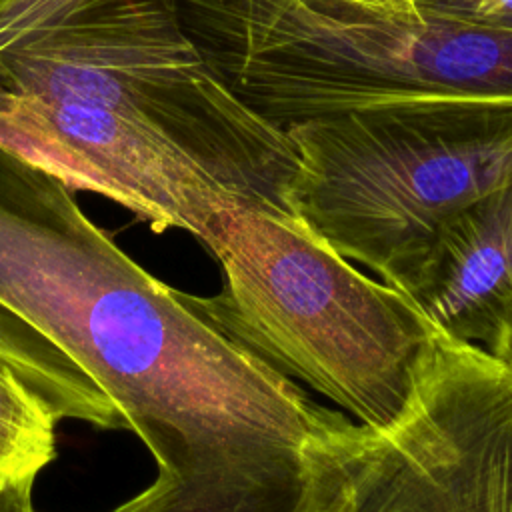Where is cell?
I'll use <instances>...</instances> for the list:
<instances>
[{"mask_svg": "<svg viewBox=\"0 0 512 512\" xmlns=\"http://www.w3.org/2000/svg\"><path fill=\"white\" fill-rule=\"evenodd\" d=\"M72 192L0 148V302L116 402L156 466L108 512H298L302 448L342 410L136 264Z\"/></svg>", "mask_w": 512, "mask_h": 512, "instance_id": "6da1fadb", "label": "cell"}, {"mask_svg": "<svg viewBox=\"0 0 512 512\" xmlns=\"http://www.w3.org/2000/svg\"><path fill=\"white\" fill-rule=\"evenodd\" d=\"M216 76L286 126L354 110H512V32L346 0H176Z\"/></svg>", "mask_w": 512, "mask_h": 512, "instance_id": "7a4b0ae2", "label": "cell"}, {"mask_svg": "<svg viewBox=\"0 0 512 512\" xmlns=\"http://www.w3.org/2000/svg\"><path fill=\"white\" fill-rule=\"evenodd\" d=\"M204 248L222 288L196 302L226 334L358 424L398 418L440 334L406 294L292 216L228 210Z\"/></svg>", "mask_w": 512, "mask_h": 512, "instance_id": "3957f363", "label": "cell"}, {"mask_svg": "<svg viewBox=\"0 0 512 512\" xmlns=\"http://www.w3.org/2000/svg\"><path fill=\"white\" fill-rule=\"evenodd\" d=\"M0 88L142 122L202 162L242 206L296 218L300 164L286 130L216 76L176 0H86L0 50Z\"/></svg>", "mask_w": 512, "mask_h": 512, "instance_id": "277c9868", "label": "cell"}, {"mask_svg": "<svg viewBox=\"0 0 512 512\" xmlns=\"http://www.w3.org/2000/svg\"><path fill=\"white\" fill-rule=\"evenodd\" d=\"M284 130L296 220L402 294L442 224L512 176V110H354Z\"/></svg>", "mask_w": 512, "mask_h": 512, "instance_id": "5b68a950", "label": "cell"}, {"mask_svg": "<svg viewBox=\"0 0 512 512\" xmlns=\"http://www.w3.org/2000/svg\"><path fill=\"white\" fill-rule=\"evenodd\" d=\"M302 466L298 512H512V364L440 332L398 418L342 412Z\"/></svg>", "mask_w": 512, "mask_h": 512, "instance_id": "8992f818", "label": "cell"}, {"mask_svg": "<svg viewBox=\"0 0 512 512\" xmlns=\"http://www.w3.org/2000/svg\"><path fill=\"white\" fill-rule=\"evenodd\" d=\"M0 148L70 190L124 206L158 234L182 230L202 246L224 212L246 208L178 144L100 106L0 88Z\"/></svg>", "mask_w": 512, "mask_h": 512, "instance_id": "52a82bcc", "label": "cell"}, {"mask_svg": "<svg viewBox=\"0 0 512 512\" xmlns=\"http://www.w3.org/2000/svg\"><path fill=\"white\" fill-rule=\"evenodd\" d=\"M404 294L444 336L496 344L512 318V176L442 224Z\"/></svg>", "mask_w": 512, "mask_h": 512, "instance_id": "ba28073f", "label": "cell"}, {"mask_svg": "<svg viewBox=\"0 0 512 512\" xmlns=\"http://www.w3.org/2000/svg\"><path fill=\"white\" fill-rule=\"evenodd\" d=\"M56 414L0 364V490L34 486L56 458Z\"/></svg>", "mask_w": 512, "mask_h": 512, "instance_id": "9c48e42d", "label": "cell"}, {"mask_svg": "<svg viewBox=\"0 0 512 512\" xmlns=\"http://www.w3.org/2000/svg\"><path fill=\"white\" fill-rule=\"evenodd\" d=\"M86 0H4L0 2V50L42 30Z\"/></svg>", "mask_w": 512, "mask_h": 512, "instance_id": "30bf717a", "label": "cell"}, {"mask_svg": "<svg viewBox=\"0 0 512 512\" xmlns=\"http://www.w3.org/2000/svg\"><path fill=\"white\" fill-rule=\"evenodd\" d=\"M418 8L512 32V0H414Z\"/></svg>", "mask_w": 512, "mask_h": 512, "instance_id": "8fae6325", "label": "cell"}, {"mask_svg": "<svg viewBox=\"0 0 512 512\" xmlns=\"http://www.w3.org/2000/svg\"><path fill=\"white\" fill-rule=\"evenodd\" d=\"M0 512H38L32 504V486H10L0 490Z\"/></svg>", "mask_w": 512, "mask_h": 512, "instance_id": "7c38bea8", "label": "cell"}, {"mask_svg": "<svg viewBox=\"0 0 512 512\" xmlns=\"http://www.w3.org/2000/svg\"><path fill=\"white\" fill-rule=\"evenodd\" d=\"M352 4H360L366 8H372L376 12L384 14H396V16H418V6L414 0H346Z\"/></svg>", "mask_w": 512, "mask_h": 512, "instance_id": "4fadbf2b", "label": "cell"}, {"mask_svg": "<svg viewBox=\"0 0 512 512\" xmlns=\"http://www.w3.org/2000/svg\"><path fill=\"white\" fill-rule=\"evenodd\" d=\"M488 352H492V354H496V356H500V358H504L512 364V318L506 324V328L502 330V334L498 336L496 344Z\"/></svg>", "mask_w": 512, "mask_h": 512, "instance_id": "5bb4252c", "label": "cell"}, {"mask_svg": "<svg viewBox=\"0 0 512 512\" xmlns=\"http://www.w3.org/2000/svg\"><path fill=\"white\" fill-rule=\"evenodd\" d=\"M0 2H4V0H0Z\"/></svg>", "mask_w": 512, "mask_h": 512, "instance_id": "9a60e30c", "label": "cell"}]
</instances>
